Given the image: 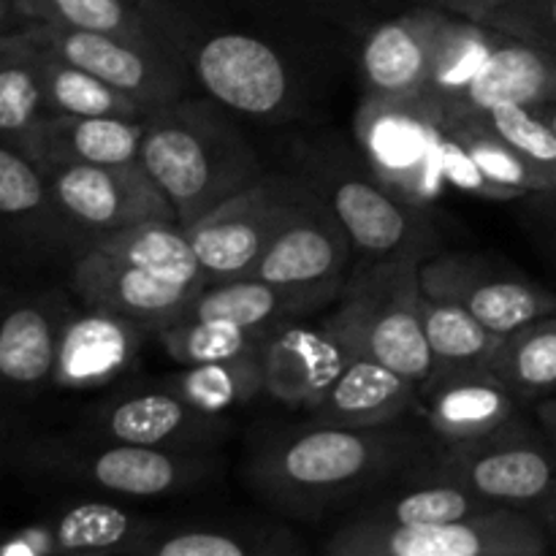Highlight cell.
<instances>
[{"label":"cell","instance_id":"16","mask_svg":"<svg viewBox=\"0 0 556 556\" xmlns=\"http://www.w3.org/2000/svg\"><path fill=\"white\" fill-rule=\"evenodd\" d=\"M351 264L353 244L345 226L309 185L248 277L277 286L324 288L342 296Z\"/></svg>","mask_w":556,"mask_h":556},{"label":"cell","instance_id":"37","mask_svg":"<svg viewBox=\"0 0 556 556\" xmlns=\"http://www.w3.org/2000/svg\"><path fill=\"white\" fill-rule=\"evenodd\" d=\"M445 136L465 152L467 161L492 185L497 201H514L538 193L530 168L483 117L451 119L445 123Z\"/></svg>","mask_w":556,"mask_h":556},{"label":"cell","instance_id":"42","mask_svg":"<svg viewBox=\"0 0 556 556\" xmlns=\"http://www.w3.org/2000/svg\"><path fill=\"white\" fill-rule=\"evenodd\" d=\"M27 14L16 0H0V36L11 30H20L22 25H27Z\"/></svg>","mask_w":556,"mask_h":556},{"label":"cell","instance_id":"14","mask_svg":"<svg viewBox=\"0 0 556 556\" xmlns=\"http://www.w3.org/2000/svg\"><path fill=\"white\" fill-rule=\"evenodd\" d=\"M74 304L68 288H14L0 280V407L54 386L60 334Z\"/></svg>","mask_w":556,"mask_h":556},{"label":"cell","instance_id":"43","mask_svg":"<svg viewBox=\"0 0 556 556\" xmlns=\"http://www.w3.org/2000/svg\"><path fill=\"white\" fill-rule=\"evenodd\" d=\"M538 424H541L543 434L556 451V400H541L538 402Z\"/></svg>","mask_w":556,"mask_h":556},{"label":"cell","instance_id":"48","mask_svg":"<svg viewBox=\"0 0 556 556\" xmlns=\"http://www.w3.org/2000/svg\"><path fill=\"white\" fill-rule=\"evenodd\" d=\"M16 3H20V5H22V9H25V0H16Z\"/></svg>","mask_w":556,"mask_h":556},{"label":"cell","instance_id":"40","mask_svg":"<svg viewBox=\"0 0 556 556\" xmlns=\"http://www.w3.org/2000/svg\"><path fill=\"white\" fill-rule=\"evenodd\" d=\"M483 117L521 157L538 185V193H556V134L546 119L530 106H494L476 114Z\"/></svg>","mask_w":556,"mask_h":556},{"label":"cell","instance_id":"44","mask_svg":"<svg viewBox=\"0 0 556 556\" xmlns=\"http://www.w3.org/2000/svg\"><path fill=\"white\" fill-rule=\"evenodd\" d=\"M535 514H538V519L543 521V527H546L548 541H552V552H556V492L546 500V503L538 505Z\"/></svg>","mask_w":556,"mask_h":556},{"label":"cell","instance_id":"32","mask_svg":"<svg viewBox=\"0 0 556 556\" xmlns=\"http://www.w3.org/2000/svg\"><path fill=\"white\" fill-rule=\"evenodd\" d=\"M27 27V25H25ZM30 33V27H27ZM33 43L38 47V65H41L43 106L47 114H76V117H128L147 119L150 109L128 98L112 87L109 81L98 79L81 65L60 58L58 52L43 47L30 33Z\"/></svg>","mask_w":556,"mask_h":556},{"label":"cell","instance_id":"19","mask_svg":"<svg viewBox=\"0 0 556 556\" xmlns=\"http://www.w3.org/2000/svg\"><path fill=\"white\" fill-rule=\"evenodd\" d=\"M150 337L155 334L144 326L74 299L60 334L54 389L90 391L114 383L134 367Z\"/></svg>","mask_w":556,"mask_h":556},{"label":"cell","instance_id":"38","mask_svg":"<svg viewBox=\"0 0 556 556\" xmlns=\"http://www.w3.org/2000/svg\"><path fill=\"white\" fill-rule=\"evenodd\" d=\"M25 14L30 22L161 41L150 0H25Z\"/></svg>","mask_w":556,"mask_h":556},{"label":"cell","instance_id":"15","mask_svg":"<svg viewBox=\"0 0 556 556\" xmlns=\"http://www.w3.org/2000/svg\"><path fill=\"white\" fill-rule=\"evenodd\" d=\"M421 291L448 299L505 337L538 318L556 315V293L478 253H443L421 264Z\"/></svg>","mask_w":556,"mask_h":556},{"label":"cell","instance_id":"2","mask_svg":"<svg viewBox=\"0 0 556 556\" xmlns=\"http://www.w3.org/2000/svg\"><path fill=\"white\" fill-rule=\"evenodd\" d=\"M139 163L185 228L264 174L237 112L204 92H190L147 117Z\"/></svg>","mask_w":556,"mask_h":556},{"label":"cell","instance_id":"41","mask_svg":"<svg viewBox=\"0 0 556 556\" xmlns=\"http://www.w3.org/2000/svg\"><path fill=\"white\" fill-rule=\"evenodd\" d=\"M467 16L521 41L556 52V0H494Z\"/></svg>","mask_w":556,"mask_h":556},{"label":"cell","instance_id":"10","mask_svg":"<svg viewBox=\"0 0 556 556\" xmlns=\"http://www.w3.org/2000/svg\"><path fill=\"white\" fill-rule=\"evenodd\" d=\"M81 253L98 239L147 220H177V210L139 161L119 166L38 163ZM179 223V220H177Z\"/></svg>","mask_w":556,"mask_h":556},{"label":"cell","instance_id":"1","mask_svg":"<svg viewBox=\"0 0 556 556\" xmlns=\"http://www.w3.org/2000/svg\"><path fill=\"white\" fill-rule=\"evenodd\" d=\"M396 424L337 427L313 421L286 429L255 448L248 478L258 497L299 519H315L358 500L367 503L424 456L416 434Z\"/></svg>","mask_w":556,"mask_h":556},{"label":"cell","instance_id":"3","mask_svg":"<svg viewBox=\"0 0 556 556\" xmlns=\"http://www.w3.org/2000/svg\"><path fill=\"white\" fill-rule=\"evenodd\" d=\"M155 33L172 47L204 96L242 117L280 123L296 114L302 87L286 54L264 36L210 25L177 0H150Z\"/></svg>","mask_w":556,"mask_h":556},{"label":"cell","instance_id":"22","mask_svg":"<svg viewBox=\"0 0 556 556\" xmlns=\"http://www.w3.org/2000/svg\"><path fill=\"white\" fill-rule=\"evenodd\" d=\"M519 402L489 367L429 375L418 386V405H424L427 429L440 445L465 443L508 427L519 418Z\"/></svg>","mask_w":556,"mask_h":556},{"label":"cell","instance_id":"7","mask_svg":"<svg viewBox=\"0 0 556 556\" xmlns=\"http://www.w3.org/2000/svg\"><path fill=\"white\" fill-rule=\"evenodd\" d=\"M329 556H546L552 541L535 510L503 508L438 525L348 519L324 543Z\"/></svg>","mask_w":556,"mask_h":556},{"label":"cell","instance_id":"21","mask_svg":"<svg viewBox=\"0 0 556 556\" xmlns=\"http://www.w3.org/2000/svg\"><path fill=\"white\" fill-rule=\"evenodd\" d=\"M356 351L329 324H286L261 351L266 394L288 407H309L324 396Z\"/></svg>","mask_w":556,"mask_h":556},{"label":"cell","instance_id":"46","mask_svg":"<svg viewBox=\"0 0 556 556\" xmlns=\"http://www.w3.org/2000/svg\"><path fill=\"white\" fill-rule=\"evenodd\" d=\"M11 440H14V424H11L9 413L0 407V454H3L5 445H9Z\"/></svg>","mask_w":556,"mask_h":556},{"label":"cell","instance_id":"5","mask_svg":"<svg viewBox=\"0 0 556 556\" xmlns=\"http://www.w3.org/2000/svg\"><path fill=\"white\" fill-rule=\"evenodd\" d=\"M421 264L400 258L353 269L340 307L326 318L353 351L372 356L418 386L432 372L421 324Z\"/></svg>","mask_w":556,"mask_h":556},{"label":"cell","instance_id":"12","mask_svg":"<svg viewBox=\"0 0 556 556\" xmlns=\"http://www.w3.org/2000/svg\"><path fill=\"white\" fill-rule=\"evenodd\" d=\"M79 253V239L60 215L38 163L0 139V275L68 269Z\"/></svg>","mask_w":556,"mask_h":556},{"label":"cell","instance_id":"9","mask_svg":"<svg viewBox=\"0 0 556 556\" xmlns=\"http://www.w3.org/2000/svg\"><path fill=\"white\" fill-rule=\"evenodd\" d=\"M410 472L462 483L497 505L535 510L556 492V451L543 429L538 434L516 418L483 438L440 445Z\"/></svg>","mask_w":556,"mask_h":556},{"label":"cell","instance_id":"13","mask_svg":"<svg viewBox=\"0 0 556 556\" xmlns=\"http://www.w3.org/2000/svg\"><path fill=\"white\" fill-rule=\"evenodd\" d=\"M27 27L43 47L81 65L98 79L109 81L150 112L190 96L195 87L179 54L161 41L76 30V27L47 25L36 20L27 22Z\"/></svg>","mask_w":556,"mask_h":556},{"label":"cell","instance_id":"39","mask_svg":"<svg viewBox=\"0 0 556 556\" xmlns=\"http://www.w3.org/2000/svg\"><path fill=\"white\" fill-rule=\"evenodd\" d=\"M275 331L248 329V326L217 318H185L157 331L155 340L161 342L172 362L193 367V364L226 362V358L261 353Z\"/></svg>","mask_w":556,"mask_h":556},{"label":"cell","instance_id":"4","mask_svg":"<svg viewBox=\"0 0 556 556\" xmlns=\"http://www.w3.org/2000/svg\"><path fill=\"white\" fill-rule=\"evenodd\" d=\"M16 472L114 497H177L217 476L212 451H172L117 443L98 434H38L3 451Z\"/></svg>","mask_w":556,"mask_h":556},{"label":"cell","instance_id":"34","mask_svg":"<svg viewBox=\"0 0 556 556\" xmlns=\"http://www.w3.org/2000/svg\"><path fill=\"white\" fill-rule=\"evenodd\" d=\"M47 114L38 47L22 25L0 36V139L22 147L33 125Z\"/></svg>","mask_w":556,"mask_h":556},{"label":"cell","instance_id":"25","mask_svg":"<svg viewBox=\"0 0 556 556\" xmlns=\"http://www.w3.org/2000/svg\"><path fill=\"white\" fill-rule=\"evenodd\" d=\"M418 407V383L356 353L334 383L309 407L315 421L337 427H386Z\"/></svg>","mask_w":556,"mask_h":556},{"label":"cell","instance_id":"24","mask_svg":"<svg viewBox=\"0 0 556 556\" xmlns=\"http://www.w3.org/2000/svg\"><path fill=\"white\" fill-rule=\"evenodd\" d=\"M556 98V52L521 41V38H500L497 49L481 74L467 85V90L445 109V123L462 117H476L494 106L516 103V106H541Z\"/></svg>","mask_w":556,"mask_h":556},{"label":"cell","instance_id":"45","mask_svg":"<svg viewBox=\"0 0 556 556\" xmlns=\"http://www.w3.org/2000/svg\"><path fill=\"white\" fill-rule=\"evenodd\" d=\"M410 3L440 5V9L456 11V14H467V11H476V9H481V5L494 3V0H410Z\"/></svg>","mask_w":556,"mask_h":556},{"label":"cell","instance_id":"26","mask_svg":"<svg viewBox=\"0 0 556 556\" xmlns=\"http://www.w3.org/2000/svg\"><path fill=\"white\" fill-rule=\"evenodd\" d=\"M147 119L43 114L22 141L36 163H92L119 166L139 161Z\"/></svg>","mask_w":556,"mask_h":556},{"label":"cell","instance_id":"11","mask_svg":"<svg viewBox=\"0 0 556 556\" xmlns=\"http://www.w3.org/2000/svg\"><path fill=\"white\" fill-rule=\"evenodd\" d=\"M307 188V179L293 174H261L195 220L188 233L206 286L248 277Z\"/></svg>","mask_w":556,"mask_h":556},{"label":"cell","instance_id":"23","mask_svg":"<svg viewBox=\"0 0 556 556\" xmlns=\"http://www.w3.org/2000/svg\"><path fill=\"white\" fill-rule=\"evenodd\" d=\"M445 9L413 3L364 33L358 68L364 92L375 96H416L424 92L432 63L434 38Z\"/></svg>","mask_w":556,"mask_h":556},{"label":"cell","instance_id":"30","mask_svg":"<svg viewBox=\"0 0 556 556\" xmlns=\"http://www.w3.org/2000/svg\"><path fill=\"white\" fill-rule=\"evenodd\" d=\"M503 33L467 14L445 9L440 22L438 38H434L432 63H429L427 87L424 96L432 98L445 114V109L467 90L472 79L481 74L486 60L497 49Z\"/></svg>","mask_w":556,"mask_h":556},{"label":"cell","instance_id":"6","mask_svg":"<svg viewBox=\"0 0 556 556\" xmlns=\"http://www.w3.org/2000/svg\"><path fill=\"white\" fill-rule=\"evenodd\" d=\"M353 134L372 177L402 201L429 210L443 195L445 117L432 98L364 92Z\"/></svg>","mask_w":556,"mask_h":556},{"label":"cell","instance_id":"35","mask_svg":"<svg viewBox=\"0 0 556 556\" xmlns=\"http://www.w3.org/2000/svg\"><path fill=\"white\" fill-rule=\"evenodd\" d=\"M489 369L521 402H541L556 391V315L538 318L500 340Z\"/></svg>","mask_w":556,"mask_h":556},{"label":"cell","instance_id":"28","mask_svg":"<svg viewBox=\"0 0 556 556\" xmlns=\"http://www.w3.org/2000/svg\"><path fill=\"white\" fill-rule=\"evenodd\" d=\"M296 532L271 521H161L139 556H299Z\"/></svg>","mask_w":556,"mask_h":556},{"label":"cell","instance_id":"29","mask_svg":"<svg viewBox=\"0 0 556 556\" xmlns=\"http://www.w3.org/2000/svg\"><path fill=\"white\" fill-rule=\"evenodd\" d=\"M503 505L481 497L462 483L407 470L405 486L389 489L383 494L378 492L351 519L380 521V525H438V521L470 519V516H481Z\"/></svg>","mask_w":556,"mask_h":556},{"label":"cell","instance_id":"8","mask_svg":"<svg viewBox=\"0 0 556 556\" xmlns=\"http://www.w3.org/2000/svg\"><path fill=\"white\" fill-rule=\"evenodd\" d=\"M337 212L353 244V269L383 261H427L440 253V231L427 206H416L391 193L367 166L351 161L315 157L313 179H307Z\"/></svg>","mask_w":556,"mask_h":556},{"label":"cell","instance_id":"47","mask_svg":"<svg viewBox=\"0 0 556 556\" xmlns=\"http://www.w3.org/2000/svg\"><path fill=\"white\" fill-rule=\"evenodd\" d=\"M535 112L541 114L543 119H546L548 128H552L556 134V98H554V101H546V103H541V106H535Z\"/></svg>","mask_w":556,"mask_h":556},{"label":"cell","instance_id":"20","mask_svg":"<svg viewBox=\"0 0 556 556\" xmlns=\"http://www.w3.org/2000/svg\"><path fill=\"white\" fill-rule=\"evenodd\" d=\"M161 521L101 500L68 505L52 519L0 541V554H125L139 556L141 543Z\"/></svg>","mask_w":556,"mask_h":556},{"label":"cell","instance_id":"27","mask_svg":"<svg viewBox=\"0 0 556 556\" xmlns=\"http://www.w3.org/2000/svg\"><path fill=\"white\" fill-rule=\"evenodd\" d=\"M337 293L324 288H293L258 277H239V280L210 282L195 293L185 318H217L248 329L275 331L286 324L307 318L318 309L337 302Z\"/></svg>","mask_w":556,"mask_h":556},{"label":"cell","instance_id":"17","mask_svg":"<svg viewBox=\"0 0 556 556\" xmlns=\"http://www.w3.org/2000/svg\"><path fill=\"white\" fill-rule=\"evenodd\" d=\"M223 416H210L190 405L168 383L125 389L90 410L85 432L117 443L172 451H212L226 434Z\"/></svg>","mask_w":556,"mask_h":556},{"label":"cell","instance_id":"36","mask_svg":"<svg viewBox=\"0 0 556 556\" xmlns=\"http://www.w3.org/2000/svg\"><path fill=\"white\" fill-rule=\"evenodd\" d=\"M166 383L177 394H182L190 405L210 416H223V413L250 405L261 394H266L261 353L226 358V362L193 364V367H185L182 372L166 378Z\"/></svg>","mask_w":556,"mask_h":556},{"label":"cell","instance_id":"31","mask_svg":"<svg viewBox=\"0 0 556 556\" xmlns=\"http://www.w3.org/2000/svg\"><path fill=\"white\" fill-rule=\"evenodd\" d=\"M87 250L114 255L147 271H155L157 277L199 288V291L206 286V275L190 242L188 228L179 226L177 220L136 223V226L98 239Z\"/></svg>","mask_w":556,"mask_h":556},{"label":"cell","instance_id":"18","mask_svg":"<svg viewBox=\"0 0 556 556\" xmlns=\"http://www.w3.org/2000/svg\"><path fill=\"white\" fill-rule=\"evenodd\" d=\"M68 291L81 304L117 313L157 334L182 320L199 288L172 282L114 255L85 250L68 266Z\"/></svg>","mask_w":556,"mask_h":556},{"label":"cell","instance_id":"33","mask_svg":"<svg viewBox=\"0 0 556 556\" xmlns=\"http://www.w3.org/2000/svg\"><path fill=\"white\" fill-rule=\"evenodd\" d=\"M421 324L427 334L432 372H462V369L489 367L503 337L489 331L462 304L438 296H421Z\"/></svg>","mask_w":556,"mask_h":556}]
</instances>
